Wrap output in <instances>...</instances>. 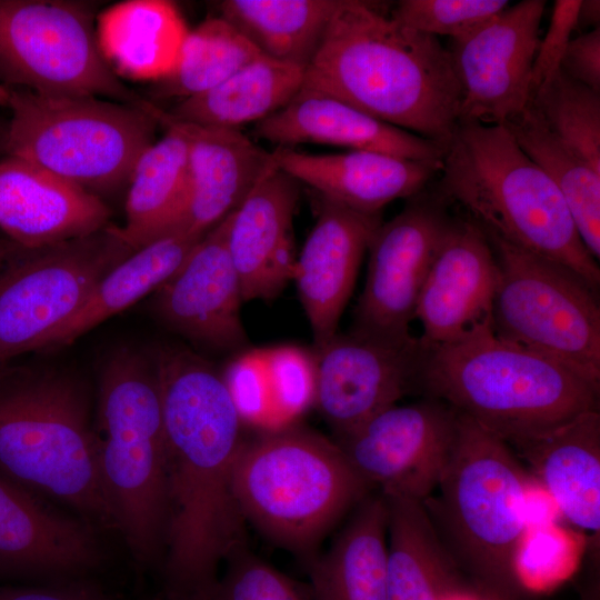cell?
Wrapping results in <instances>:
<instances>
[{
  "label": "cell",
  "mask_w": 600,
  "mask_h": 600,
  "mask_svg": "<svg viewBox=\"0 0 600 600\" xmlns=\"http://www.w3.org/2000/svg\"><path fill=\"white\" fill-rule=\"evenodd\" d=\"M534 482L507 442L458 413L457 440L438 493L422 504L453 560L488 600L527 597L514 558Z\"/></svg>",
  "instance_id": "obj_6"
},
{
  "label": "cell",
  "mask_w": 600,
  "mask_h": 600,
  "mask_svg": "<svg viewBox=\"0 0 600 600\" xmlns=\"http://www.w3.org/2000/svg\"><path fill=\"white\" fill-rule=\"evenodd\" d=\"M101 559L94 528L0 474V577L86 580Z\"/></svg>",
  "instance_id": "obj_17"
},
{
  "label": "cell",
  "mask_w": 600,
  "mask_h": 600,
  "mask_svg": "<svg viewBox=\"0 0 600 600\" xmlns=\"http://www.w3.org/2000/svg\"><path fill=\"white\" fill-rule=\"evenodd\" d=\"M510 448L530 466L559 513L589 533L594 557L600 534L599 410Z\"/></svg>",
  "instance_id": "obj_26"
},
{
  "label": "cell",
  "mask_w": 600,
  "mask_h": 600,
  "mask_svg": "<svg viewBox=\"0 0 600 600\" xmlns=\"http://www.w3.org/2000/svg\"><path fill=\"white\" fill-rule=\"evenodd\" d=\"M96 194L14 156L0 160V230L23 248L90 234L109 226Z\"/></svg>",
  "instance_id": "obj_23"
},
{
  "label": "cell",
  "mask_w": 600,
  "mask_h": 600,
  "mask_svg": "<svg viewBox=\"0 0 600 600\" xmlns=\"http://www.w3.org/2000/svg\"><path fill=\"white\" fill-rule=\"evenodd\" d=\"M560 70L571 79L600 92V27L568 43Z\"/></svg>",
  "instance_id": "obj_41"
},
{
  "label": "cell",
  "mask_w": 600,
  "mask_h": 600,
  "mask_svg": "<svg viewBox=\"0 0 600 600\" xmlns=\"http://www.w3.org/2000/svg\"><path fill=\"white\" fill-rule=\"evenodd\" d=\"M438 191L487 236L558 262L599 292L589 253L559 188L503 124L459 122L446 142Z\"/></svg>",
  "instance_id": "obj_4"
},
{
  "label": "cell",
  "mask_w": 600,
  "mask_h": 600,
  "mask_svg": "<svg viewBox=\"0 0 600 600\" xmlns=\"http://www.w3.org/2000/svg\"><path fill=\"white\" fill-rule=\"evenodd\" d=\"M90 6L0 0V82L47 96L141 104L104 60Z\"/></svg>",
  "instance_id": "obj_12"
},
{
  "label": "cell",
  "mask_w": 600,
  "mask_h": 600,
  "mask_svg": "<svg viewBox=\"0 0 600 600\" xmlns=\"http://www.w3.org/2000/svg\"><path fill=\"white\" fill-rule=\"evenodd\" d=\"M0 600H118L88 579L34 587H0Z\"/></svg>",
  "instance_id": "obj_42"
},
{
  "label": "cell",
  "mask_w": 600,
  "mask_h": 600,
  "mask_svg": "<svg viewBox=\"0 0 600 600\" xmlns=\"http://www.w3.org/2000/svg\"><path fill=\"white\" fill-rule=\"evenodd\" d=\"M273 161L297 182L352 210L381 214L384 206L423 191L441 161H420L363 150L313 154L277 147Z\"/></svg>",
  "instance_id": "obj_24"
},
{
  "label": "cell",
  "mask_w": 600,
  "mask_h": 600,
  "mask_svg": "<svg viewBox=\"0 0 600 600\" xmlns=\"http://www.w3.org/2000/svg\"><path fill=\"white\" fill-rule=\"evenodd\" d=\"M96 454L120 533L137 562L162 561L166 443L158 372L152 358L122 347L99 382Z\"/></svg>",
  "instance_id": "obj_8"
},
{
  "label": "cell",
  "mask_w": 600,
  "mask_h": 600,
  "mask_svg": "<svg viewBox=\"0 0 600 600\" xmlns=\"http://www.w3.org/2000/svg\"><path fill=\"white\" fill-rule=\"evenodd\" d=\"M149 104L10 89L3 148L100 197L128 186L136 161L154 141L159 124Z\"/></svg>",
  "instance_id": "obj_9"
},
{
  "label": "cell",
  "mask_w": 600,
  "mask_h": 600,
  "mask_svg": "<svg viewBox=\"0 0 600 600\" xmlns=\"http://www.w3.org/2000/svg\"><path fill=\"white\" fill-rule=\"evenodd\" d=\"M201 239L173 232L133 251L97 283L77 313L51 337L43 350L72 343L100 322L156 291Z\"/></svg>",
  "instance_id": "obj_32"
},
{
  "label": "cell",
  "mask_w": 600,
  "mask_h": 600,
  "mask_svg": "<svg viewBox=\"0 0 600 600\" xmlns=\"http://www.w3.org/2000/svg\"><path fill=\"white\" fill-rule=\"evenodd\" d=\"M260 53L223 18L202 21L189 30L177 64L159 81L160 94L181 100L219 86Z\"/></svg>",
  "instance_id": "obj_34"
},
{
  "label": "cell",
  "mask_w": 600,
  "mask_h": 600,
  "mask_svg": "<svg viewBox=\"0 0 600 600\" xmlns=\"http://www.w3.org/2000/svg\"><path fill=\"white\" fill-rule=\"evenodd\" d=\"M600 27V1L581 0L577 16V30Z\"/></svg>",
  "instance_id": "obj_43"
},
{
  "label": "cell",
  "mask_w": 600,
  "mask_h": 600,
  "mask_svg": "<svg viewBox=\"0 0 600 600\" xmlns=\"http://www.w3.org/2000/svg\"><path fill=\"white\" fill-rule=\"evenodd\" d=\"M222 376L241 417L260 409L267 378L263 352L240 356L228 366Z\"/></svg>",
  "instance_id": "obj_40"
},
{
  "label": "cell",
  "mask_w": 600,
  "mask_h": 600,
  "mask_svg": "<svg viewBox=\"0 0 600 600\" xmlns=\"http://www.w3.org/2000/svg\"><path fill=\"white\" fill-rule=\"evenodd\" d=\"M448 200L426 189L381 223L368 246V270L350 331L406 342L422 287L452 217Z\"/></svg>",
  "instance_id": "obj_13"
},
{
  "label": "cell",
  "mask_w": 600,
  "mask_h": 600,
  "mask_svg": "<svg viewBox=\"0 0 600 600\" xmlns=\"http://www.w3.org/2000/svg\"><path fill=\"white\" fill-rule=\"evenodd\" d=\"M166 443L163 600H202L219 567L247 549V522L233 488L240 411L209 362L182 348L154 354Z\"/></svg>",
  "instance_id": "obj_1"
},
{
  "label": "cell",
  "mask_w": 600,
  "mask_h": 600,
  "mask_svg": "<svg viewBox=\"0 0 600 600\" xmlns=\"http://www.w3.org/2000/svg\"><path fill=\"white\" fill-rule=\"evenodd\" d=\"M0 474L118 530L103 487L84 388L57 370L0 367Z\"/></svg>",
  "instance_id": "obj_5"
},
{
  "label": "cell",
  "mask_w": 600,
  "mask_h": 600,
  "mask_svg": "<svg viewBox=\"0 0 600 600\" xmlns=\"http://www.w3.org/2000/svg\"><path fill=\"white\" fill-rule=\"evenodd\" d=\"M306 69L259 54L219 86L181 100L169 113L181 121L238 129L257 123L301 90Z\"/></svg>",
  "instance_id": "obj_31"
},
{
  "label": "cell",
  "mask_w": 600,
  "mask_h": 600,
  "mask_svg": "<svg viewBox=\"0 0 600 600\" xmlns=\"http://www.w3.org/2000/svg\"><path fill=\"white\" fill-rule=\"evenodd\" d=\"M387 502V600L483 597L439 538L422 501L383 494ZM487 599V598H486Z\"/></svg>",
  "instance_id": "obj_27"
},
{
  "label": "cell",
  "mask_w": 600,
  "mask_h": 600,
  "mask_svg": "<svg viewBox=\"0 0 600 600\" xmlns=\"http://www.w3.org/2000/svg\"><path fill=\"white\" fill-rule=\"evenodd\" d=\"M580 600H600V574L599 568L593 567L588 581L583 584L580 592Z\"/></svg>",
  "instance_id": "obj_44"
},
{
  "label": "cell",
  "mask_w": 600,
  "mask_h": 600,
  "mask_svg": "<svg viewBox=\"0 0 600 600\" xmlns=\"http://www.w3.org/2000/svg\"><path fill=\"white\" fill-rule=\"evenodd\" d=\"M462 600H488L483 597H474V598H468V599H462Z\"/></svg>",
  "instance_id": "obj_47"
},
{
  "label": "cell",
  "mask_w": 600,
  "mask_h": 600,
  "mask_svg": "<svg viewBox=\"0 0 600 600\" xmlns=\"http://www.w3.org/2000/svg\"><path fill=\"white\" fill-rule=\"evenodd\" d=\"M339 0H224L220 17L259 51L307 68Z\"/></svg>",
  "instance_id": "obj_33"
},
{
  "label": "cell",
  "mask_w": 600,
  "mask_h": 600,
  "mask_svg": "<svg viewBox=\"0 0 600 600\" xmlns=\"http://www.w3.org/2000/svg\"><path fill=\"white\" fill-rule=\"evenodd\" d=\"M387 502L368 494L329 549L308 564L312 600H387Z\"/></svg>",
  "instance_id": "obj_30"
},
{
  "label": "cell",
  "mask_w": 600,
  "mask_h": 600,
  "mask_svg": "<svg viewBox=\"0 0 600 600\" xmlns=\"http://www.w3.org/2000/svg\"><path fill=\"white\" fill-rule=\"evenodd\" d=\"M420 388L510 447L599 410L600 384L491 326L426 349Z\"/></svg>",
  "instance_id": "obj_3"
},
{
  "label": "cell",
  "mask_w": 600,
  "mask_h": 600,
  "mask_svg": "<svg viewBox=\"0 0 600 600\" xmlns=\"http://www.w3.org/2000/svg\"><path fill=\"white\" fill-rule=\"evenodd\" d=\"M508 0H401L390 16L417 32L463 37L509 6Z\"/></svg>",
  "instance_id": "obj_37"
},
{
  "label": "cell",
  "mask_w": 600,
  "mask_h": 600,
  "mask_svg": "<svg viewBox=\"0 0 600 600\" xmlns=\"http://www.w3.org/2000/svg\"><path fill=\"white\" fill-rule=\"evenodd\" d=\"M149 110L166 132L139 156L127 186L126 220L118 231L133 251L176 232L187 196L186 137L167 111L153 103Z\"/></svg>",
  "instance_id": "obj_28"
},
{
  "label": "cell",
  "mask_w": 600,
  "mask_h": 600,
  "mask_svg": "<svg viewBox=\"0 0 600 600\" xmlns=\"http://www.w3.org/2000/svg\"><path fill=\"white\" fill-rule=\"evenodd\" d=\"M301 89L441 143L459 123L461 88L447 47L367 1H338Z\"/></svg>",
  "instance_id": "obj_2"
},
{
  "label": "cell",
  "mask_w": 600,
  "mask_h": 600,
  "mask_svg": "<svg viewBox=\"0 0 600 600\" xmlns=\"http://www.w3.org/2000/svg\"><path fill=\"white\" fill-rule=\"evenodd\" d=\"M457 434L458 412L430 398L394 404L336 443L371 489L423 501L436 490Z\"/></svg>",
  "instance_id": "obj_14"
},
{
  "label": "cell",
  "mask_w": 600,
  "mask_h": 600,
  "mask_svg": "<svg viewBox=\"0 0 600 600\" xmlns=\"http://www.w3.org/2000/svg\"><path fill=\"white\" fill-rule=\"evenodd\" d=\"M253 134L278 147L322 143L420 161H441L446 147L339 99L303 89L283 108L254 123Z\"/></svg>",
  "instance_id": "obj_25"
},
{
  "label": "cell",
  "mask_w": 600,
  "mask_h": 600,
  "mask_svg": "<svg viewBox=\"0 0 600 600\" xmlns=\"http://www.w3.org/2000/svg\"><path fill=\"white\" fill-rule=\"evenodd\" d=\"M7 250H8V247L4 246V244L0 241V261H1V259L4 257Z\"/></svg>",
  "instance_id": "obj_46"
},
{
  "label": "cell",
  "mask_w": 600,
  "mask_h": 600,
  "mask_svg": "<svg viewBox=\"0 0 600 600\" xmlns=\"http://www.w3.org/2000/svg\"><path fill=\"white\" fill-rule=\"evenodd\" d=\"M298 199L299 182L274 167L229 214L227 247L243 301L273 299L293 279Z\"/></svg>",
  "instance_id": "obj_21"
},
{
  "label": "cell",
  "mask_w": 600,
  "mask_h": 600,
  "mask_svg": "<svg viewBox=\"0 0 600 600\" xmlns=\"http://www.w3.org/2000/svg\"><path fill=\"white\" fill-rule=\"evenodd\" d=\"M499 266L484 230L453 218L430 268L416 309L426 349L491 326Z\"/></svg>",
  "instance_id": "obj_18"
},
{
  "label": "cell",
  "mask_w": 600,
  "mask_h": 600,
  "mask_svg": "<svg viewBox=\"0 0 600 600\" xmlns=\"http://www.w3.org/2000/svg\"><path fill=\"white\" fill-rule=\"evenodd\" d=\"M96 32L119 78L159 82L173 71L189 29L173 2L127 0L97 16Z\"/></svg>",
  "instance_id": "obj_29"
},
{
  "label": "cell",
  "mask_w": 600,
  "mask_h": 600,
  "mask_svg": "<svg viewBox=\"0 0 600 600\" xmlns=\"http://www.w3.org/2000/svg\"><path fill=\"white\" fill-rule=\"evenodd\" d=\"M317 353L314 397L339 439L420 388L426 348L416 337L396 342L350 331Z\"/></svg>",
  "instance_id": "obj_16"
},
{
  "label": "cell",
  "mask_w": 600,
  "mask_h": 600,
  "mask_svg": "<svg viewBox=\"0 0 600 600\" xmlns=\"http://www.w3.org/2000/svg\"><path fill=\"white\" fill-rule=\"evenodd\" d=\"M581 0H557L551 18L539 40L531 74V94L559 69L571 34L577 30V16ZM530 94V96H531Z\"/></svg>",
  "instance_id": "obj_39"
},
{
  "label": "cell",
  "mask_w": 600,
  "mask_h": 600,
  "mask_svg": "<svg viewBox=\"0 0 600 600\" xmlns=\"http://www.w3.org/2000/svg\"><path fill=\"white\" fill-rule=\"evenodd\" d=\"M202 600H312L302 586L248 548L232 554Z\"/></svg>",
  "instance_id": "obj_36"
},
{
  "label": "cell",
  "mask_w": 600,
  "mask_h": 600,
  "mask_svg": "<svg viewBox=\"0 0 600 600\" xmlns=\"http://www.w3.org/2000/svg\"><path fill=\"white\" fill-rule=\"evenodd\" d=\"M14 246L0 261V367L43 350L97 283L133 252L113 224L39 248Z\"/></svg>",
  "instance_id": "obj_11"
},
{
  "label": "cell",
  "mask_w": 600,
  "mask_h": 600,
  "mask_svg": "<svg viewBox=\"0 0 600 600\" xmlns=\"http://www.w3.org/2000/svg\"><path fill=\"white\" fill-rule=\"evenodd\" d=\"M10 100V89L0 82V108L8 107Z\"/></svg>",
  "instance_id": "obj_45"
},
{
  "label": "cell",
  "mask_w": 600,
  "mask_h": 600,
  "mask_svg": "<svg viewBox=\"0 0 600 600\" xmlns=\"http://www.w3.org/2000/svg\"><path fill=\"white\" fill-rule=\"evenodd\" d=\"M168 116L188 146L187 196L176 232L203 237L277 166L272 151L239 129L200 126Z\"/></svg>",
  "instance_id": "obj_22"
},
{
  "label": "cell",
  "mask_w": 600,
  "mask_h": 600,
  "mask_svg": "<svg viewBox=\"0 0 600 600\" xmlns=\"http://www.w3.org/2000/svg\"><path fill=\"white\" fill-rule=\"evenodd\" d=\"M547 1L522 0L450 39L461 88L459 122L504 124L527 104Z\"/></svg>",
  "instance_id": "obj_15"
},
{
  "label": "cell",
  "mask_w": 600,
  "mask_h": 600,
  "mask_svg": "<svg viewBox=\"0 0 600 600\" xmlns=\"http://www.w3.org/2000/svg\"><path fill=\"white\" fill-rule=\"evenodd\" d=\"M488 238L499 266L493 332L600 384L599 292L558 262Z\"/></svg>",
  "instance_id": "obj_10"
},
{
  "label": "cell",
  "mask_w": 600,
  "mask_h": 600,
  "mask_svg": "<svg viewBox=\"0 0 600 600\" xmlns=\"http://www.w3.org/2000/svg\"><path fill=\"white\" fill-rule=\"evenodd\" d=\"M579 541L553 523L529 527L514 558V572L526 596L551 590L576 569Z\"/></svg>",
  "instance_id": "obj_35"
},
{
  "label": "cell",
  "mask_w": 600,
  "mask_h": 600,
  "mask_svg": "<svg viewBox=\"0 0 600 600\" xmlns=\"http://www.w3.org/2000/svg\"><path fill=\"white\" fill-rule=\"evenodd\" d=\"M381 223V214L362 213L322 197L293 276L316 350L337 334L362 257Z\"/></svg>",
  "instance_id": "obj_20"
},
{
  "label": "cell",
  "mask_w": 600,
  "mask_h": 600,
  "mask_svg": "<svg viewBox=\"0 0 600 600\" xmlns=\"http://www.w3.org/2000/svg\"><path fill=\"white\" fill-rule=\"evenodd\" d=\"M229 216L209 230L154 291L153 308L172 330L218 350L246 346L239 277L227 247Z\"/></svg>",
  "instance_id": "obj_19"
},
{
  "label": "cell",
  "mask_w": 600,
  "mask_h": 600,
  "mask_svg": "<svg viewBox=\"0 0 600 600\" xmlns=\"http://www.w3.org/2000/svg\"><path fill=\"white\" fill-rule=\"evenodd\" d=\"M233 488L246 522L306 566L371 491L336 442L297 427L243 442Z\"/></svg>",
  "instance_id": "obj_7"
},
{
  "label": "cell",
  "mask_w": 600,
  "mask_h": 600,
  "mask_svg": "<svg viewBox=\"0 0 600 600\" xmlns=\"http://www.w3.org/2000/svg\"><path fill=\"white\" fill-rule=\"evenodd\" d=\"M267 376L278 399L289 410L301 408L314 392V367L294 347L263 351Z\"/></svg>",
  "instance_id": "obj_38"
},
{
  "label": "cell",
  "mask_w": 600,
  "mask_h": 600,
  "mask_svg": "<svg viewBox=\"0 0 600 600\" xmlns=\"http://www.w3.org/2000/svg\"><path fill=\"white\" fill-rule=\"evenodd\" d=\"M158 600H163L160 596H159V599Z\"/></svg>",
  "instance_id": "obj_48"
}]
</instances>
